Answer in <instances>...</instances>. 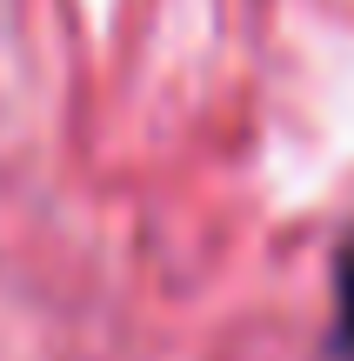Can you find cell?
Segmentation results:
<instances>
[{
  "mask_svg": "<svg viewBox=\"0 0 354 361\" xmlns=\"http://www.w3.org/2000/svg\"><path fill=\"white\" fill-rule=\"evenodd\" d=\"M334 355L354 361V241L341 247V268H334Z\"/></svg>",
  "mask_w": 354,
  "mask_h": 361,
  "instance_id": "obj_1",
  "label": "cell"
}]
</instances>
